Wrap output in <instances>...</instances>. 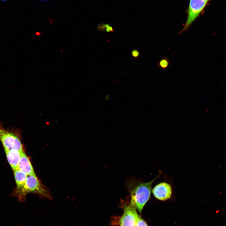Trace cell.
<instances>
[{
  "label": "cell",
  "instance_id": "7",
  "mask_svg": "<svg viewBox=\"0 0 226 226\" xmlns=\"http://www.w3.org/2000/svg\"><path fill=\"white\" fill-rule=\"evenodd\" d=\"M18 169L27 175H35L30 162L24 151L21 153Z\"/></svg>",
  "mask_w": 226,
  "mask_h": 226
},
{
  "label": "cell",
  "instance_id": "2",
  "mask_svg": "<svg viewBox=\"0 0 226 226\" xmlns=\"http://www.w3.org/2000/svg\"><path fill=\"white\" fill-rule=\"evenodd\" d=\"M19 198L23 201L25 196L28 193L33 192L45 197L50 198V196L47 190L40 183L35 175H28L24 186L17 191Z\"/></svg>",
  "mask_w": 226,
  "mask_h": 226
},
{
  "label": "cell",
  "instance_id": "6",
  "mask_svg": "<svg viewBox=\"0 0 226 226\" xmlns=\"http://www.w3.org/2000/svg\"><path fill=\"white\" fill-rule=\"evenodd\" d=\"M152 192L157 199L161 201H165L171 197L172 189L169 184L163 182L155 186L152 189Z\"/></svg>",
  "mask_w": 226,
  "mask_h": 226
},
{
  "label": "cell",
  "instance_id": "11",
  "mask_svg": "<svg viewBox=\"0 0 226 226\" xmlns=\"http://www.w3.org/2000/svg\"><path fill=\"white\" fill-rule=\"evenodd\" d=\"M136 226H148L146 223L138 215L137 220Z\"/></svg>",
  "mask_w": 226,
  "mask_h": 226
},
{
  "label": "cell",
  "instance_id": "9",
  "mask_svg": "<svg viewBox=\"0 0 226 226\" xmlns=\"http://www.w3.org/2000/svg\"><path fill=\"white\" fill-rule=\"evenodd\" d=\"M13 171L17 191H18L24 186L28 176L26 174L19 169L13 170Z\"/></svg>",
  "mask_w": 226,
  "mask_h": 226
},
{
  "label": "cell",
  "instance_id": "1",
  "mask_svg": "<svg viewBox=\"0 0 226 226\" xmlns=\"http://www.w3.org/2000/svg\"><path fill=\"white\" fill-rule=\"evenodd\" d=\"M158 177L148 182L132 181L128 184L131 201L133 202L140 213L150 198L152 183Z\"/></svg>",
  "mask_w": 226,
  "mask_h": 226
},
{
  "label": "cell",
  "instance_id": "8",
  "mask_svg": "<svg viewBox=\"0 0 226 226\" xmlns=\"http://www.w3.org/2000/svg\"><path fill=\"white\" fill-rule=\"evenodd\" d=\"M8 161L13 171L18 169L22 152L15 150H5Z\"/></svg>",
  "mask_w": 226,
  "mask_h": 226
},
{
  "label": "cell",
  "instance_id": "13",
  "mask_svg": "<svg viewBox=\"0 0 226 226\" xmlns=\"http://www.w3.org/2000/svg\"><path fill=\"white\" fill-rule=\"evenodd\" d=\"M132 55L134 57H137L139 55V52L137 50H134L132 52Z\"/></svg>",
  "mask_w": 226,
  "mask_h": 226
},
{
  "label": "cell",
  "instance_id": "14",
  "mask_svg": "<svg viewBox=\"0 0 226 226\" xmlns=\"http://www.w3.org/2000/svg\"><path fill=\"white\" fill-rule=\"evenodd\" d=\"M105 30L107 32H112L113 31V28L109 25H108L106 29Z\"/></svg>",
  "mask_w": 226,
  "mask_h": 226
},
{
  "label": "cell",
  "instance_id": "12",
  "mask_svg": "<svg viewBox=\"0 0 226 226\" xmlns=\"http://www.w3.org/2000/svg\"><path fill=\"white\" fill-rule=\"evenodd\" d=\"M108 24H100L99 25L98 27V29L101 31H104L105 30Z\"/></svg>",
  "mask_w": 226,
  "mask_h": 226
},
{
  "label": "cell",
  "instance_id": "3",
  "mask_svg": "<svg viewBox=\"0 0 226 226\" xmlns=\"http://www.w3.org/2000/svg\"><path fill=\"white\" fill-rule=\"evenodd\" d=\"M0 140L4 150L15 149L24 151L23 145L17 132L5 129L0 122Z\"/></svg>",
  "mask_w": 226,
  "mask_h": 226
},
{
  "label": "cell",
  "instance_id": "4",
  "mask_svg": "<svg viewBox=\"0 0 226 226\" xmlns=\"http://www.w3.org/2000/svg\"><path fill=\"white\" fill-rule=\"evenodd\" d=\"M208 1L207 0H190L186 23L179 32L180 34L187 31L199 16Z\"/></svg>",
  "mask_w": 226,
  "mask_h": 226
},
{
  "label": "cell",
  "instance_id": "10",
  "mask_svg": "<svg viewBox=\"0 0 226 226\" xmlns=\"http://www.w3.org/2000/svg\"><path fill=\"white\" fill-rule=\"evenodd\" d=\"M170 63L169 59L166 56H164L159 61L158 63V66L159 67L164 70L168 68Z\"/></svg>",
  "mask_w": 226,
  "mask_h": 226
},
{
  "label": "cell",
  "instance_id": "15",
  "mask_svg": "<svg viewBox=\"0 0 226 226\" xmlns=\"http://www.w3.org/2000/svg\"><path fill=\"white\" fill-rule=\"evenodd\" d=\"M207 0V1H208L209 0Z\"/></svg>",
  "mask_w": 226,
  "mask_h": 226
},
{
  "label": "cell",
  "instance_id": "5",
  "mask_svg": "<svg viewBox=\"0 0 226 226\" xmlns=\"http://www.w3.org/2000/svg\"><path fill=\"white\" fill-rule=\"evenodd\" d=\"M134 203L131 201L130 204L125 206L124 212L119 220L120 226H136L138 215Z\"/></svg>",
  "mask_w": 226,
  "mask_h": 226
}]
</instances>
